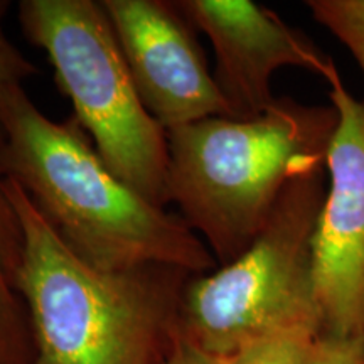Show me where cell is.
<instances>
[{
  "instance_id": "obj_1",
  "label": "cell",
  "mask_w": 364,
  "mask_h": 364,
  "mask_svg": "<svg viewBox=\"0 0 364 364\" xmlns=\"http://www.w3.org/2000/svg\"><path fill=\"white\" fill-rule=\"evenodd\" d=\"M0 127L9 177L80 260L105 272L149 263L193 275L218 268L179 213L149 203L108 169L75 117L51 120L12 85L0 88Z\"/></svg>"
},
{
  "instance_id": "obj_2",
  "label": "cell",
  "mask_w": 364,
  "mask_h": 364,
  "mask_svg": "<svg viewBox=\"0 0 364 364\" xmlns=\"http://www.w3.org/2000/svg\"><path fill=\"white\" fill-rule=\"evenodd\" d=\"M7 193L24 230L17 290L33 327L31 364H162L179 334L193 273L161 263L117 272L90 267L11 177Z\"/></svg>"
},
{
  "instance_id": "obj_3",
  "label": "cell",
  "mask_w": 364,
  "mask_h": 364,
  "mask_svg": "<svg viewBox=\"0 0 364 364\" xmlns=\"http://www.w3.org/2000/svg\"><path fill=\"white\" fill-rule=\"evenodd\" d=\"M332 105L282 97L253 120L209 117L167 132V193L218 267L233 263L267 226L292 177L327 162Z\"/></svg>"
},
{
  "instance_id": "obj_4",
  "label": "cell",
  "mask_w": 364,
  "mask_h": 364,
  "mask_svg": "<svg viewBox=\"0 0 364 364\" xmlns=\"http://www.w3.org/2000/svg\"><path fill=\"white\" fill-rule=\"evenodd\" d=\"M327 164L292 177L247 252L193 275L181 300L179 332L228 361L255 341L309 327L321 334L314 295L312 241L327 193Z\"/></svg>"
},
{
  "instance_id": "obj_5",
  "label": "cell",
  "mask_w": 364,
  "mask_h": 364,
  "mask_svg": "<svg viewBox=\"0 0 364 364\" xmlns=\"http://www.w3.org/2000/svg\"><path fill=\"white\" fill-rule=\"evenodd\" d=\"M17 14L26 39L48 54L73 117L108 169L149 203L169 206L167 132L136 93L103 4L22 0Z\"/></svg>"
},
{
  "instance_id": "obj_6",
  "label": "cell",
  "mask_w": 364,
  "mask_h": 364,
  "mask_svg": "<svg viewBox=\"0 0 364 364\" xmlns=\"http://www.w3.org/2000/svg\"><path fill=\"white\" fill-rule=\"evenodd\" d=\"M338 125L327 150V193L312 241L321 334L364 344V100L339 71L327 80Z\"/></svg>"
},
{
  "instance_id": "obj_7",
  "label": "cell",
  "mask_w": 364,
  "mask_h": 364,
  "mask_svg": "<svg viewBox=\"0 0 364 364\" xmlns=\"http://www.w3.org/2000/svg\"><path fill=\"white\" fill-rule=\"evenodd\" d=\"M132 81L166 132L228 117L196 29L177 2L103 0Z\"/></svg>"
},
{
  "instance_id": "obj_8",
  "label": "cell",
  "mask_w": 364,
  "mask_h": 364,
  "mask_svg": "<svg viewBox=\"0 0 364 364\" xmlns=\"http://www.w3.org/2000/svg\"><path fill=\"white\" fill-rule=\"evenodd\" d=\"M215 49L213 78L228 118L253 120L275 103L272 78L280 68H300L326 81L338 71L329 54L279 14L250 0H176Z\"/></svg>"
},
{
  "instance_id": "obj_9",
  "label": "cell",
  "mask_w": 364,
  "mask_h": 364,
  "mask_svg": "<svg viewBox=\"0 0 364 364\" xmlns=\"http://www.w3.org/2000/svg\"><path fill=\"white\" fill-rule=\"evenodd\" d=\"M6 134L0 127V364H31L34 338L26 304L17 290L24 255V230L7 193Z\"/></svg>"
},
{
  "instance_id": "obj_10",
  "label": "cell",
  "mask_w": 364,
  "mask_h": 364,
  "mask_svg": "<svg viewBox=\"0 0 364 364\" xmlns=\"http://www.w3.org/2000/svg\"><path fill=\"white\" fill-rule=\"evenodd\" d=\"M307 9L348 49L364 75V0H309Z\"/></svg>"
},
{
  "instance_id": "obj_11",
  "label": "cell",
  "mask_w": 364,
  "mask_h": 364,
  "mask_svg": "<svg viewBox=\"0 0 364 364\" xmlns=\"http://www.w3.org/2000/svg\"><path fill=\"white\" fill-rule=\"evenodd\" d=\"M318 331L300 327L255 341L226 364H309Z\"/></svg>"
},
{
  "instance_id": "obj_12",
  "label": "cell",
  "mask_w": 364,
  "mask_h": 364,
  "mask_svg": "<svg viewBox=\"0 0 364 364\" xmlns=\"http://www.w3.org/2000/svg\"><path fill=\"white\" fill-rule=\"evenodd\" d=\"M11 2L0 0V88L22 85L26 80L38 75V68L19 51L4 31V17L7 16Z\"/></svg>"
},
{
  "instance_id": "obj_13",
  "label": "cell",
  "mask_w": 364,
  "mask_h": 364,
  "mask_svg": "<svg viewBox=\"0 0 364 364\" xmlns=\"http://www.w3.org/2000/svg\"><path fill=\"white\" fill-rule=\"evenodd\" d=\"M309 364H364V344L318 336L312 346Z\"/></svg>"
},
{
  "instance_id": "obj_14",
  "label": "cell",
  "mask_w": 364,
  "mask_h": 364,
  "mask_svg": "<svg viewBox=\"0 0 364 364\" xmlns=\"http://www.w3.org/2000/svg\"><path fill=\"white\" fill-rule=\"evenodd\" d=\"M162 364H226L221 359L209 356L194 344H191L184 336L177 334V338L172 344L169 354L164 359Z\"/></svg>"
}]
</instances>
